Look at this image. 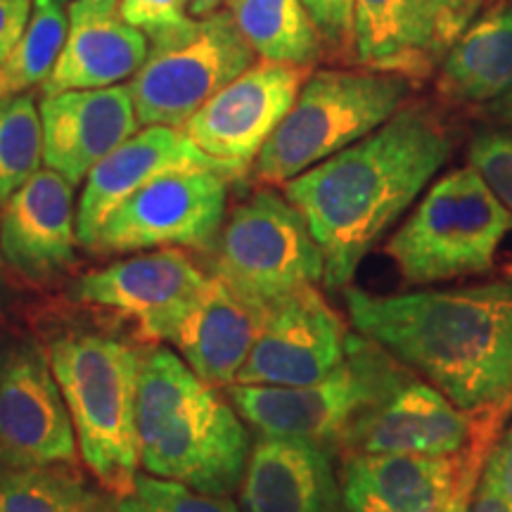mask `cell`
<instances>
[{
  "label": "cell",
  "instance_id": "cell-17",
  "mask_svg": "<svg viewBox=\"0 0 512 512\" xmlns=\"http://www.w3.org/2000/svg\"><path fill=\"white\" fill-rule=\"evenodd\" d=\"M174 171H219L230 178L242 176L202 152L185 136L183 128L143 126L88 174L76 207L79 245L91 249L102 223L110 219L119 204L155 178Z\"/></svg>",
  "mask_w": 512,
  "mask_h": 512
},
{
  "label": "cell",
  "instance_id": "cell-30",
  "mask_svg": "<svg viewBox=\"0 0 512 512\" xmlns=\"http://www.w3.org/2000/svg\"><path fill=\"white\" fill-rule=\"evenodd\" d=\"M470 166L477 171L486 188L512 216V136L501 131H484L472 138L467 150Z\"/></svg>",
  "mask_w": 512,
  "mask_h": 512
},
{
  "label": "cell",
  "instance_id": "cell-1",
  "mask_svg": "<svg viewBox=\"0 0 512 512\" xmlns=\"http://www.w3.org/2000/svg\"><path fill=\"white\" fill-rule=\"evenodd\" d=\"M453 131L427 102H406L347 150L283 185L323 249L328 290H344L389 228L451 159Z\"/></svg>",
  "mask_w": 512,
  "mask_h": 512
},
{
  "label": "cell",
  "instance_id": "cell-24",
  "mask_svg": "<svg viewBox=\"0 0 512 512\" xmlns=\"http://www.w3.org/2000/svg\"><path fill=\"white\" fill-rule=\"evenodd\" d=\"M439 93L460 105H491L512 88V0L479 17L439 67Z\"/></svg>",
  "mask_w": 512,
  "mask_h": 512
},
{
  "label": "cell",
  "instance_id": "cell-21",
  "mask_svg": "<svg viewBox=\"0 0 512 512\" xmlns=\"http://www.w3.org/2000/svg\"><path fill=\"white\" fill-rule=\"evenodd\" d=\"M332 456L313 441L259 437L240 484L242 512H344Z\"/></svg>",
  "mask_w": 512,
  "mask_h": 512
},
{
  "label": "cell",
  "instance_id": "cell-8",
  "mask_svg": "<svg viewBox=\"0 0 512 512\" xmlns=\"http://www.w3.org/2000/svg\"><path fill=\"white\" fill-rule=\"evenodd\" d=\"M214 254V275L256 309L325 278L323 249L285 192L261 185L230 211Z\"/></svg>",
  "mask_w": 512,
  "mask_h": 512
},
{
  "label": "cell",
  "instance_id": "cell-5",
  "mask_svg": "<svg viewBox=\"0 0 512 512\" xmlns=\"http://www.w3.org/2000/svg\"><path fill=\"white\" fill-rule=\"evenodd\" d=\"M413 81L375 69H318L252 164L259 185H285L347 150L406 105Z\"/></svg>",
  "mask_w": 512,
  "mask_h": 512
},
{
  "label": "cell",
  "instance_id": "cell-22",
  "mask_svg": "<svg viewBox=\"0 0 512 512\" xmlns=\"http://www.w3.org/2000/svg\"><path fill=\"white\" fill-rule=\"evenodd\" d=\"M460 460L347 453L342 463L344 512H441L456 486Z\"/></svg>",
  "mask_w": 512,
  "mask_h": 512
},
{
  "label": "cell",
  "instance_id": "cell-20",
  "mask_svg": "<svg viewBox=\"0 0 512 512\" xmlns=\"http://www.w3.org/2000/svg\"><path fill=\"white\" fill-rule=\"evenodd\" d=\"M67 15V43L41 83V95L119 86L133 79L150 55V41L121 17L119 0H76Z\"/></svg>",
  "mask_w": 512,
  "mask_h": 512
},
{
  "label": "cell",
  "instance_id": "cell-2",
  "mask_svg": "<svg viewBox=\"0 0 512 512\" xmlns=\"http://www.w3.org/2000/svg\"><path fill=\"white\" fill-rule=\"evenodd\" d=\"M356 332L444 392L489 415L512 406V273L453 290L368 294L344 287Z\"/></svg>",
  "mask_w": 512,
  "mask_h": 512
},
{
  "label": "cell",
  "instance_id": "cell-14",
  "mask_svg": "<svg viewBox=\"0 0 512 512\" xmlns=\"http://www.w3.org/2000/svg\"><path fill=\"white\" fill-rule=\"evenodd\" d=\"M482 0H354L358 67L427 79L470 29Z\"/></svg>",
  "mask_w": 512,
  "mask_h": 512
},
{
  "label": "cell",
  "instance_id": "cell-16",
  "mask_svg": "<svg viewBox=\"0 0 512 512\" xmlns=\"http://www.w3.org/2000/svg\"><path fill=\"white\" fill-rule=\"evenodd\" d=\"M349 335L316 287L287 294L264 309L261 330L235 384L306 387L320 382L344 361Z\"/></svg>",
  "mask_w": 512,
  "mask_h": 512
},
{
  "label": "cell",
  "instance_id": "cell-19",
  "mask_svg": "<svg viewBox=\"0 0 512 512\" xmlns=\"http://www.w3.org/2000/svg\"><path fill=\"white\" fill-rule=\"evenodd\" d=\"M43 164L79 185L110 152L140 131L128 86L41 95Z\"/></svg>",
  "mask_w": 512,
  "mask_h": 512
},
{
  "label": "cell",
  "instance_id": "cell-13",
  "mask_svg": "<svg viewBox=\"0 0 512 512\" xmlns=\"http://www.w3.org/2000/svg\"><path fill=\"white\" fill-rule=\"evenodd\" d=\"M505 413L463 411L434 384L413 373L349 427L339 453L456 458L491 425L501 422Z\"/></svg>",
  "mask_w": 512,
  "mask_h": 512
},
{
  "label": "cell",
  "instance_id": "cell-29",
  "mask_svg": "<svg viewBox=\"0 0 512 512\" xmlns=\"http://www.w3.org/2000/svg\"><path fill=\"white\" fill-rule=\"evenodd\" d=\"M119 512H242L228 496H211L174 479L140 475L119 498Z\"/></svg>",
  "mask_w": 512,
  "mask_h": 512
},
{
  "label": "cell",
  "instance_id": "cell-9",
  "mask_svg": "<svg viewBox=\"0 0 512 512\" xmlns=\"http://www.w3.org/2000/svg\"><path fill=\"white\" fill-rule=\"evenodd\" d=\"M256 62L226 10L197 19L183 34L150 46L128 91L140 126L183 128L192 114Z\"/></svg>",
  "mask_w": 512,
  "mask_h": 512
},
{
  "label": "cell",
  "instance_id": "cell-4",
  "mask_svg": "<svg viewBox=\"0 0 512 512\" xmlns=\"http://www.w3.org/2000/svg\"><path fill=\"white\" fill-rule=\"evenodd\" d=\"M83 465L117 498L133 489L140 467L138 384L143 351L107 332H72L50 342Z\"/></svg>",
  "mask_w": 512,
  "mask_h": 512
},
{
  "label": "cell",
  "instance_id": "cell-15",
  "mask_svg": "<svg viewBox=\"0 0 512 512\" xmlns=\"http://www.w3.org/2000/svg\"><path fill=\"white\" fill-rule=\"evenodd\" d=\"M313 69L302 64L254 62L247 72L202 105L183 124L192 143L245 176L273 136Z\"/></svg>",
  "mask_w": 512,
  "mask_h": 512
},
{
  "label": "cell",
  "instance_id": "cell-38",
  "mask_svg": "<svg viewBox=\"0 0 512 512\" xmlns=\"http://www.w3.org/2000/svg\"><path fill=\"white\" fill-rule=\"evenodd\" d=\"M489 112L494 114L496 119L505 121V124H512V88L505 95H501V98L491 102Z\"/></svg>",
  "mask_w": 512,
  "mask_h": 512
},
{
  "label": "cell",
  "instance_id": "cell-11",
  "mask_svg": "<svg viewBox=\"0 0 512 512\" xmlns=\"http://www.w3.org/2000/svg\"><path fill=\"white\" fill-rule=\"evenodd\" d=\"M79 453L72 415L34 337L0 342V470L72 465Z\"/></svg>",
  "mask_w": 512,
  "mask_h": 512
},
{
  "label": "cell",
  "instance_id": "cell-39",
  "mask_svg": "<svg viewBox=\"0 0 512 512\" xmlns=\"http://www.w3.org/2000/svg\"><path fill=\"white\" fill-rule=\"evenodd\" d=\"M60 3H64V5H69V3H76V0H60Z\"/></svg>",
  "mask_w": 512,
  "mask_h": 512
},
{
  "label": "cell",
  "instance_id": "cell-10",
  "mask_svg": "<svg viewBox=\"0 0 512 512\" xmlns=\"http://www.w3.org/2000/svg\"><path fill=\"white\" fill-rule=\"evenodd\" d=\"M230 181L219 171L159 176L112 211L88 252L126 254L164 247L211 252L228 216Z\"/></svg>",
  "mask_w": 512,
  "mask_h": 512
},
{
  "label": "cell",
  "instance_id": "cell-18",
  "mask_svg": "<svg viewBox=\"0 0 512 512\" xmlns=\"http://www.w3.org/2000/svg\"><path fill=\"white\" fill-rule=\"evenodd\" d=\"M74 188L46 166L0 204V259L24 283H48L76 261Z\"/></svg>",
  "mask_w": 512,
  "mask_h": 512
},
{
  "label": "cell",
  "instance_id": "cell-6",
  "mask_svg": "<svg viewBox=\"0 0 512 512\" xmlns=\"http://www.w3.org/2000/svg\"><path fill=\"white\" fill-rule=\"evenodd\" d=\"M413 375L411 368L361 332L349 335L347 356L328 377L306 387L230 384L228 399L261 437L304 439L339 451L363 413Z\"/></svg>",
  "mask_w": 512,
  "mask_h": 512
},
{
  "label": "cell",
  "instance_id": "cell-32",
  "mask_svg": "<svg viewBox=\"0 0 512 512\" xmlns=\"http://www.w3.org/2000/svg\"><path fill=\"white\" fill-rule=\"evenodd\" d=\"M320 38L332 50H351L354 43V0H302Z\"/></svg>",
  "mask_w": 512,
  "mask_h": 512
},
{
  "label": "cell",
  "instance_id": "cell-35",
  "mask_svg": "<svg viewBox=\"0 0 512 512\" xmlns=\"http://www.w3.org/2000/svg\"><path fill=\"white\" fill-rule=\"evenodd\" d=\"M482 475L494 482L512 508V427L501 439H494L489 456H486Z\"/></svg>",
  "mask_w": 512,
  "mask_h": 512
},
{
  "label": "cell",
  "instance_id": "cell-3",
  "mask_svg": "<svg viewBox=\"0 0 512 512\" xmlns=\"http://www.w3.org/2000/svg\"><path fill=\"white\" fill-rule=\"evenodd\" d=\"M140 467L211 496L240 489L252 437L219 387L166 347L143 354L138 384Z\"/></svg>",
  "mask_w": 512,
  "mask_h": 512
},
{
  "label": "cell",
  "instance_id": "cell-31",
  "mask_svg": "<svg viewBox=\"0 0 512 512\" xmlns=\"http://www.w3.org/2000/svg\"><path fill=\"white\" fill-rule=\"evenodd\" d=\"M121 17L143 31L150 46L188 31L197 19L190 17L188 0H119Z\"/></svg>",
  "mask_w": 512,
  "mask_h": 512
},
{
  "label": "cell",
  "instance_id": "cell-26",
  "mask_svg": "<svg viewBox=\"0 0 512 512\" xmlns=\"http://www.w3.org/2000/svg\"><path fill=\"white\" fill-rule=\"evenodd\" d=\"M0 512H119V498L72 465L0 470Z\"/></svg>",
  "mask_w": 512,
  "mask_h": 512
},
{
  "label": "cell",
  "instance_id": "cell-37",
  "mask_svg": "<svg viewBox=\"0 0 512 512\" xmlns=\"http://www.w3.org/2000/svg\"><path fill=\"white\" fill-rule=\"evenodd\" d=\"M223 3L226 0H188V12L192 19H204L214 12L223 10Z\"/></svg>",
  "mask_w": 512,
  "mask_h": 512
},
{
  "label": "cell",
  "instance_id": "cell-34",
  "mask_svg": "<svg viewBox=\"0 0 512 512\" xmlns=\"http://www.w3.org/2000/svg\"><path fill=\"white\" fill-rule=\"evenodd\" d=\"M36 0H0V67L27 29Z\"/></svg>",
  "mask_w": 512,
  "mask_h": 512
},
{
  "label": "cell",
  "instance_id": "cell-33",
  "mask_svg": "<svg viewBox=\"0 0 512 512\" xmlns=\"http://www.w3.org/2000/svg\"><path fill=\"white\" fill-rule=\"evenodd\" d=\"M496 427H498V422H496V425H491L489 430H486L482 437H479L475 444H472L463 453L456 486H453L451 496H448V501H446L444 510H441V512H467L470 498H472V494H475V489H477L479 475H482V470H484L486 456H489L491 444H494Z\"/></svg>",
  "mask_w": 512,
  "mask_h": 512
},
{
  "label": "cell",
  "instance_id": "cell-36",
  "mask_svg": "<svg viewBox=\"0 0 512 512\" xmlns=\"http://www.w3.org/2000/svg\"><path fill=\"white\" fill-rule=\"evenodd\" d=\"M467 512H512L510 503L505 501V496L496 489L494 482H489L484 475H479L477 489L470 498Z\"/></svg>",
  "mask_w": 512,
  "mask_h": 512
},
{
  "label": "cell",
  "instance_id": "cell-27",
  "mask_svg": "<svg viewBox=\"0 0 512 512\" xmlns=\"http://www.w3.org/2000/svg\"><path fill=\"white\" fill-rule=\"evenodd\" d=\"M69 34V15L60 0H36L34 12L17 46L0 67V95L41 88L60 60Z\"/></svg>",
  "mask_w": 512,
  "mask_h": 512
},
{
  "label": "cell",
  "instance_id": "cell-28",
  "mask_svg": "<svg viewBox=\"0 0 512 512\" xmlns=\"http://www.w3.org/2000/svg\"><path fill=\"white\" fill-rule=\"evenodd\" d=\"M43 164L41 112L31 95H0V204Z\"/></svg>",
  "mask_w": 512,
  "mask_h": 512
},
{
  "label": "cell",
  "instance_id": "cell-7",
  "mask_svg": "<svg viewBox=\"0 0 512 512\" xmlns=\"http://www.w3.org/2000/svg\"><path fill=\"white\" fill-rule=\"evenodd\" d=\"M512 230V216L472 166L441 176L387 242L408 285L482 275Z\"/></svg>",
  "mask_w": 512,
  "mask_h": 512
},
{
  "label": "cell",
  "instance_id": "cell-12",
  "mask_svg": "<svg viewBox=\"0 0 512 512\" xmlns=\"http://www.w3.org/2000/svg\"><path fill=\"white\" fill-rule=\"evenodd\" d=\"M209 278L183 249L164 247L79 275L69 297L133 320L147 342L171 344Z\"/></svg>",
  "mask_w": 512,
  "mask_h": 512
},
{
  "label": "cell",
  "instance_id": "cell-25",
  "mask_svg": "<svg viewBox=\"0 0 512 512\" xmlns=\"http://www.w3.org/2000/svg\"><path fill=\"white\" fill-rule=\"evenodd\" d=\"M223 10L261 60L313 67L323 38L302 0H226Z\"/></svg>",
  "mask_w": 512,
  "mask_h": 512
},
{
  "label": "cell",
  "instance_id": "cell-23",
  "mask_svg": "<svg viewBox=\"0 0 512 512\" xmlns=\"http://www.w3.org/2000/svg\"><path fill=\"white\" fill-rule=\"evenodd\" d=\"M264 309L238 297L211 275L188 316L181 320L171 344L202 380L228 389L252 351L261 330Z\"/></svg>",
  "mask_w": 512,
  "mask_h": 512
}]
</instances>
